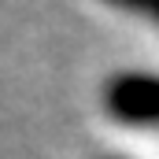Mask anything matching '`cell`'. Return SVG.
I'll list each match as a JSON object with an SVG mask.
<instances>
[{
	"instance_id": "obj_2",
	"label": "cell",
	"mask_w": 159,
	"mask_h": 159,
	"mask_svg": "<svg viewBox=\"0 0 159 159\" xmlns=\"http://www.w3.org/2000/svg\"><path fill=\"white\" fill-rule=\"evenodd\" d=\"M104 4H111L115 11L137 15V19H144V22L159 26V0H104Z\"/></svg>"
},
{
	"instance_id": "obj_3",
	"label": "cell",
	"mask_w": 159,
	"mask_h": 159,
	"mask_svg": "<svg viewBox=\"0 0 159 159\" xmlns=\"http://www.w3.org/2000/svg\"><path fill=\"white\" fill-rule=\"evenodd\" d=\"M104 159H122V156H104Z\"/></svg>"
},
{
	"instance_id": "obj_1",
	"label": "cell",
	"mask_w": 159,
	"mask_h": 159,
	"mask_svg": "<svg viewBox=\"0 0 159 159\" xmlns=\"http://www.w3.org/2000/svg\"><path fill=\"white\" fill-rule=\"evenodd\" d=\"M100 107L126 129H159V70H119L100 85Z\"/></svg>"
}]
</instances>
